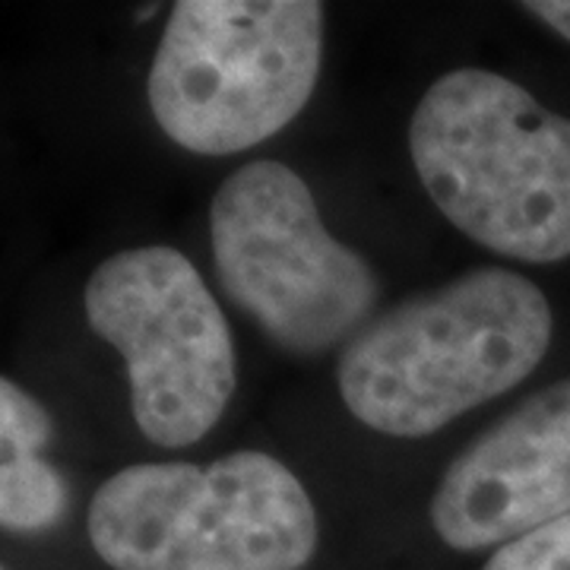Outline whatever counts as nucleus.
Returning <instances> with one entry per match:
<instances>
[{"label":"nucleus","instance_id":"obj_1","mask_svg":"<svg viewBox=\"0 0 570 570\" xmlns=\"http://www.w3.org/2000/svg\"><path fill=\"white\" fill-rule=\"evenodd\" d=\"M551 343L546 292L482 266L367 321L343 348L348 412L390 438H425L527 381Z\"/></svg>","mask_w":570,"mask_h":570},{"label":"nucleus","instance_id":"obj_2","mask_svg":"<svg viewBox=\"0 0 570 570\" xmlns=\"http://www.w3.org/2000/svg\"><path fill=\"white\" fill-rule=\"evenodd\" d=\"M409 153L428 197L463 235L510 261L570 257V118L482 67L422 96Z\"/></svg>","mask_w":570,"mask_h":570},{"label":"nucleus","instance_id":"obj_3","mask_svg":"<svg viewBox=\"0 0 570 570\" xmlns=\"http://www.w3.org/2000/svg\"><path fill=\"white\" fill-rule=\"evenodd\" d=\"M86 532L111 570H302L321 527L292 469L238 450L209 466L115 472L92 494Z\"/></svg>","mask_w":570,"mask_h":570},{"label":"nucleus","instance_id":"obj_4","mask_svg":"<svg viewBox=\"0 0 570 570\" xmlns=\"http://www.w3.org/2000/svg\"><path fill=\"white\" fill-rule=\"evenodd\" d=\"M321 58L324 3L178 0L149 67V111L181 149L232 156L302 115Z\"/></svg>","mask_w":570,"mask_h":570},{"label":"nucleus","instance_id":"obj_5","mask_svg":"<svg viewBox=\"0 0 570 570\" xmlns=\"http://www.w3.org/2000/svg\"><path fill=\"white\" fill-rule=\"evenodd\" d=\"M213 264L228 302L295 355L352 340L377 305V276L326 232L314 194L288 165L232 171L209 206Z\"/></svg>","mask_w":570,"mask_h":570},{"label":"nucleus","instance_id":"obj_6","mask_svg":"<svg viewBox=\"0 0 570 570\" xmlns=\"http://www.w3.org/2000/svg\"><path fill=\"white\" fill-rule=\"evenodd\" d=\"M86 324L121 352L130 409L159 448H190L223 419L238 384L235 343L213 292L181 250L108 257L82 292Z\"/></svg>","mask_w":570,"mask_h":570},{"label":"nucleus","instance_id":"obj_7","mask_svg":"<svg viewBox=\"0 0 570 570\" xmlns=\"http://www.w3.org/2000/svg\"><path fill=\"white\" fill-rule=\"evenodd\" d=\"M570 517V377L479 434L444 472L431 527L456 551L501 549Z\"/></svg>","mask_w":570,"mask_h":570},{"label":"nucleus","instance_id":"obj_8","mask_svg":"<svg viewBox=\"0 0 570 570\" xmlns=\"http://www.w3.org/2000/svg\"><path fill=\"white\" fill-rule=\"evenodd\" d=\"M51 415L20 384L0 387V523L10 532L51 530L67 510V482L41 460Z\"/></svg>","mask_w":570,"mask_h":570},{"label":"nucleus","instance_id":"obj_9","mask_svg":"<svg viewBox=\"0 0 570 570\" xmlns=\"http://www.w3.org/2000/svg\"><path fill=\"white\" fill-rule=\"evenodd\" d=\"M482 570H570V517L501 546Z\"/></svg>","mask_w":570,"mask_h":570},{"label":"nucleus","instance_id":"obj_10","mask_svg":"<svg viewBox=\"0 0 570 570\" xmlns=\"http://www.w3.org/2000/svg\"><path fill=\"white\" fill-rule=\"evenodd\" d=\"M523 10L535 13L561 39L570 41V0H530V3H523Z\"/></svg>","mask_w":570,"mask_h":570},{"label":"nucleus","instance_id":"obj_11","mask_svg":"<svg viewBox=\"0 0 570 570\" xmlns=\"http://www.w3.org/2000/svg\"><path fill=\"white\" fill-rule=\"evenodd\" d=\"M156 10H159V7H156V3H153V7H146V10H142V13H137V20H153V17H156Z\"/></svg>","mask_w":570,"mask_h":570},{"label":"nucleus","instance_id":"obj_12","mask_svg":"<svg viewBox=\"0 0 570 570\" xmlns=\"http://www.w3.org/2000/svg\"><path fill=\"white\" fill-rule=\"evenodd\" d=\"M3 570H7V568H3Z\"/></svg>","mask_w":570,"mask_h":570}]
</instances>
